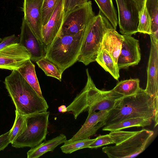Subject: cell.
<instances>
[{
    "mask_svg": "<svg viewBox=\"0 0 158 158\" xmlns=\"http://www.w3.org/2000/svg\"><path fill=\"white\" fill-rule=\"evenodd\" d=\"M158 98L148 94L140 88L136 94L123 96L117 100L109 111L105 126L132 118H149L158 124Z\"/></svg>",
    "mask_w": 158,
    "mask_h": 158,
    "instance_id": "1",
    "label": "cell"
},
{
    "mask_svg": "<svg viewBox=\"0 0 158 158\" xmlns=\"http://www.w3.org/2000/svg\"><path fill=\"white\" fill-rule=\"evenodd\" d=\"M4 83L20 114L27 115L47 111L49 107L44 97L38 94L17 70H12L6 77Z\"/></svg>",
    "mask_w": 158,
    "mask_h": 158,
    "instance_id": "2",
    "label": "cell"
},
{
    "mask_svg": "<svg viewBox=\"0 0 158 158\" xmlns=\"http://www.w3.org/2000/svg\"><path fill=\"white\" fill-rule=\"evenodd\" d=\"M87 81L85 86L67 107V112H71L77 119L82 113L98 110L109 111L113 107L117 100L123 97L112 90H102L95 85L86 69Z\"/></svg>",
    "mask_w": 158,
    "mask_h": 158,
    "instance_id": "3",
    "label": "cell"
},
{
    "mask_svg": "<svg viewBox=\"0 0 158 158\" xmlns=\"http://www.w3.org/2000/svg\"><path fill=\"white\" fill-rule=\"evenodd\" d=\"M109 134L115 145L102 148L109 158H134L145 150L154 132L147 129L135 131L120 130L111 131Z\"/></svg>",
    "mask_w": 158,
    "mask_h": 158,
    "instance_id": "4",
    "label": "cell"
},
{
    "mask_svg": "<svg viewBox=\"0 0 158 158\" xmlns=\"http://www.w3.org/2000/svg\"><path fill=\"white\" fill-rule=\"evenodd\" d=\"M86 29L75 35H57L47 48L45 57L59 66L63 73L78 61Z\"/></svg>",
    "mask_w": 158,
    "mask_h": 158,
    "instance_id": "5",
    "label": "cell"
},
{
    "mask_svg": "<svg viewBox=\"0 0 158 158\" xmlns=\"http://www.w3.org/2000/svg\"><path fill=\"white\" fill-rule=\"evenodd\" d=\"M112 28L109 20L100 11L87 27L78 61L85 65L95 61L104 35Z\"/></svg>",
    "mask_w": 158,
    "mask_h": 158,
    "instance_id": "6",
    "label": "cell"
},
{
    "mask_svg": "<svg viewBox=\"0 0 158 158\" xmlns=\"http://www.w3.org/2000/svg\"><path fill=\"white\" fill-rule=\"evenodd\" d=\"M49 111L25 115L27 127L23 132L11 143L16 148H33L45 139L48 133Z\"/></svg>",
    "mask_w": 158,
    "mask_h": 158,
    "instance_id": "7",
    "label": "cell"
},
{
    "mask_svg": "<svg viewBox=\"0 0 158 158\" xmlns=\"http://www.w3.org/2000/svg\"><path fill=\"white\" fill-rule=\"evenodd\" d=\"M95 16L92 2L89 1L84 5L70 11L64 16L61 27L57 35H73L80 33L85 30Z\"/></svg>",
    "mask_w": 158,
    "mask_h": 158,
    "instance_id": "8",
    "label": "cell"
},
{
    "mask_svg": "<svg viewBox=\"0 0 158 158\" xmlns=\"http://www.w3.org/2000/svg\"><path fill=\"white\" fill-rule=\"evenodd\" d=\"M118 11L120 32L131 35L138 32L139 11L134 0H115Z\"/></svg>",
    "mask_w": 158,
    "mask_h": 158,
    "instance_id": "9",
    "label": "cell"
},
{
    "mask_svg": "<svg viewBox=\"0 0 158 158\" xmlns=\"http://www.w3.org/2000/svg\"><path fill=\"white\" fill-rule=\"evenodd\" d=\"M31 57L28 51L19 43L10 44L0 49V69L17 70Z\"/></svg>",
    "mask_w": 158,
    "mask_h": 158,
    "instance_id": "10",
    "label": "cell"
},
{
    "mask_svg": "<svg viewBox=\"0 0 158 158\" xmlns=\"http://www.w3.org/2000/svg\"><path fill=\"white\" fill-rule=\"evenodd\" d=\"M150 35L151 48L147 69V81L145 92L155 98H158V39Z\"/></svg>",
    "mask_w": 158,
    "mask_h": 158,
    "instance_id": "11",
    "label": "cell"
},
{
    "mask_svg": "<svg viewBox=\"0 0 158 158\" xmlns=\"http://www.w3.org/2000/svg\"><path fill=\"white\" fill-rule=\"evenodd\" d=\"M123 35L124 40L117 62L119 70L137 65L141 57L139 40L131 35Z\"/></svg>",
    "mask_w": 158,
    "mask_h": 158,
    "instance_id": "12",
    "label": "cell"
},
{
    "mask_svg": "<svg viewBox=\"0 0 158 158\" xmlns=\"http://www.w3.org/2000/svg\"><path fill=\"white\" fill-rule=\"evenodd\" d=\"M31 55V60L36 62L45 57L46 50L44 44L34 34L23 18L21 27L19 42Z\"/></svg>",
    "mask_w": 158,
    "mask_h": 158,
    "instance_id": "13",
    "label": "cell"
},
{
    "mask_svg": "<svg viewBox=\"0 0 158 158\" xmlns=\"http://www.w3.org/2000/svg\"><path fill=\"white\" fill-rule=\"evenodd\" d=\"M43 1L24 0L23 8L24 18L34 34L43 44L41 9Z\"/></svg>",
    "mask_w": 158,
    "mask_h": 158,
    "instance_id": "14",
    "label": "cell"
},
{
    "mask_svg": "<svg viewBox=\"0 0 158 158\" xmlns=\"http://www.w3.org/2000/svg\"><path fill=\"white\" fill-rule=\"evenodd\" d=\"M109 111L99 110L88 113L83 125L73 137L69 140L74 141L88 139L95 134L100 128L105 126Z\"/></svg>",
    "mask_w": 158,
    "mask_h": 158,
    "instance_id": "15",
    "label": "cell"
},
{
    "mask_svg": "<svg viewBox=\"0 0 158 158\" xmlns=\"http://www.w3.org/2000/svg\"><path fill=\"white\" fill-rule=\"evenodd\" d=\"M64 17L63 0H60L49 20L42 26V40L46 51L59 32Z\"/></svg>",
    "mask_w": 158,
    "mask_h": 158,
    "instance_id": "16",
    "label": "cell"
},
{
    "mask_svg": "<svg viewBox=\"0 0 158 158\" xmlns=\"http://www.w3.org/2000/svg\"><path fill=\"white\" fill-rule=\"evenodd\" d=\"M123 40V35L119 34L114 28L109 29L102 39L101 49L106 50L116 64Z\"/></svg>",
    "mask_w": 158,
    "mask_h": 158,
    "instance_id": "17",
    "label": "cell"
},
{
    "mask_svg": "<svg viewBox=\"0 0 158 158\" xmlns=\"http://www.w3.org/2000/svg\"><path fill=\"white\" fill-rule=\"evenodd\" d=\"M67 140L66 136L63 134L51 139L44 141L37 146L31 148L27 153L28 158H38L46 152L53 151L59 145Z\"/></svg>",
    "mask_w": 158,
    "mask_h": 158,
    "instance_id": "18",
    "label": "cell"
},
{
    "mask_svg": "<svg viewBox=\"0 0 158 158\" xmlns=\"http://www.w3.org/2000/svg\"><path fill=\"white\" fill-rule=\"evenodd\" d=\"M17 70L38 94L43 97L36 76L35 65L31 59L27 60Z\"/></svg>",
    "mask_w": 158,
    "mask_h": 158,
    "instance_id": "19",
    "label": "cell"
},
{
    "mask_svg": "<svg viewBox=\"0 0 158 158\" xmlns=\"http://www.w3.org/2000/svg\"><path fill=\"white\" fill-rule=\"evenodd\" d=\"M152 120L151 119L140 118H130L105 126L102 130L111 131L132 127H144L150 125Z\"/></svg>",
    "mask_w": 158,
    "mask_h": 158,
    "instance_id": "20",
    "label": "cell"
},
{
    "mask_svg": "<svg viewBox=\"0 0 158 158\" xmlns=\"http://www.w3.org/2000/svg\"><path fill=\"white\" fill-rule=\"evenodd\" d=\"M95 61L106 71L109 72L116 80L119 77V69L110 55L105 50L101 49L95 59Z\"/></svg>",
    "mask_w": 158,
    "mask_h": 158,
    "instance_id": "21",
    "label": "cell"
},
{
    "mask_svg": "<svg viewBox=\"0 0 158 158\" xmlns=\"http://www.w3.org/2000/svg\"><path fill=\"white\" fill-rule=\"evenodd\" d=\"M140 88L139 79L135 78L122 81L111 90L123 96H127L136 94Z\"/></svg>",
    "mask_w": 158,
    "mask_h": 158,
    "instance_id": "22",
    "label": "cell"
},
{
    "mask_svg": "<svg viewBox=\"0 0 158 158\" xmlns=\"http://www.w3.org/2000/svg\"><path fill=\"white\" fill-rule=\"evenodd\" d=\"M100 11L109 21L114 29L116 30L118 23L117 14L112 0H94Z\"/></svg>",
    "mask_w": 158,
    "mask_h": 158,
    "instance_id": "23",
    "label": "cell"
},
{
    "mask_svg": "<svg viewBox=\"0 0 158 158\" xmlns=\"http://www.w3.org/2000/svg\"><path fill=\"white\" fill-rule=\"evenodd\" d=\"M36 62L46 76L54 77L61 81L63 73L60 68L52 61L44 57L40 59Z\"/></svg>",
    "mask_w": 158,
    "mask_h": 158,
    "instance_id": "24",
    "label": "cell"
},
{
    "mask_svg": "<svg viewBox=\"0 0 158 158\" xmlns=\"http://www.w3.org/2000/svg\"><path fill=\"white\" fill-rule=\"evenodd\" d=\"M144 4L152 19L151 34L158 38V0H146Z\"/></svg>",
    "mask_w": 158,
    "mask_h": 158,
    "instance_id": "25",
    "label": "cell"
},
{
    "mask_svg": "<svg viewBox=\"0 0 158 158\" xmlns=\"http://www.w3.org/2000/svg\"><path fill=\"white\" fill-rule=\"evenodd\" d=\"M95 139H87L74 141L66 140L60 148L65 154H70L78 150L88 148Z\"/></svg>",
    "mask_w": 158,
    "mask_h": 158,
    "instance_id": "26",
    "label": "cell"
},
{
    "mask_svg": "<svg viewBox=\"0 0 158 158\" xmlns=\"http://www.w3.org/2000/svg\"><path fill=\"white\" fill-rule=\"evenodd\" d=\"M15 118L13 125L10 130V143L21 135L27 127L25 115L19 113L15 110Z\"/></svg>",
    "mask_w": 158,
    "mask_h": 158,
    "instance_id": "27",
    "label": "cell"
},
{
    "mask_svg": "<svg viewBox=\"0 0 158 158\" xmlns=\"http://www.w3.org/2000/svg\"><path fill=\"white\" fill-rule=\"evenodd\" d=\"M138 32L151 34L152 19L144 4L139 12Z\"/></svg>",
    "mask_w": 158,
    "mask_h": 158,
    "instance_id": "28",
    "label": "cell"
},
{
    "mask_svg": "<svg viewBox=\"0 0 158 158\" xmlns=\"http://www.w3.org/2000/svg\"><path fill=\"white\" fill-rule=\"evenodd\" d=\"M60 0H44L41 9L42 26L49 20Z\"/></svg>",
    "mask_w": 158,
    "mask_h": 158,
    "instance_id": "29",
    "label": "cell"
},
{
    "mask_svg": "<svg viewBox=\"0 0 158 158\" xmlns=\"http://www.w3.org/2000/svg\"><path fill=\"white\" fill-rule=\"evenodd\" d=\"M114 143V142L111 136L109 134H107L97 137L89 146L88 148L91 149L97 148L105 145Z\"/></svg>",
    "mask_w": 158,
    "mask_h": 158,
    "instance_id": "30",
    "label": "cell"
},
{
    "mask_svg": "<svg viewBox=\"0 0 158 158\" xmlns=\"http://www.w3.org/2000/svg\"><path fill=\"white\" fill-rule=\"evenodd\" d=\"M64 16L70 11L86 3L89 0H63Z\"/></svg>",
    "mask_w": 158,
    "mask_h": 158,
    "instance_id": "31",
    "label": "cell"
},
{
    "mask_svg": "<svg viewBox=\"0 0 158 158\" xmlns=\"http://www.w3.org/2000/svg\"><path fill=\"white\" fill-rule=\"evenodd\" d=\"M19 42V37L15 34L6 37L0 43V49L10 44Z\"/></svg>",
    "mask_w": 158,
    "mask_h": 158,
    "instance_id": "32",
    "label": "cell"
},
{
    "mask_svg": "<svg viewBox=\"0 0 158 158\" xmlns=\"http://www.w3.org/2000/svg\"><path fill=\"white\" fill-rule=\"evenodd\" d=\"M10 130L0 135V151L4 150L10 143Z\"/></svg>",
    "mask_w": 158,
    "mask_h": 158,
    "instance_id": "33",
    "label": "cell"
},
{
    "mask_svg": "<svg viewBox=\"0 0 158 158\" xmlns=\"http://www.w3.org/2000/svg\"><path fill=\"white\" fill-rule=\"evenodd\" d=\"M138 6L139 12L140 11L144 5L146 0H134Z\"/></svg>",
    "mask_w": 158,
    "mask_h": 158,
    "instance_id": "34",
    "label": "cell"
},
{
    "mask_svg": "<svg viewBox=\"0 0 158 158\" xmlns=\"http://www.w3.org/2000/svg\"><path fill=\"white\" fill-rule=\"evenodd\" d=\"M58 110L59 112L62 113L67 112V107L64 105H61L59 107Z\"/></svg>",
    "mask_w": 158,
    "mask_h": 158,
    "instance_id": "35",
    "label": "cell"
},
{
    "mask_svg": "<svg viewBox=\"0 0 158 158\" xmlns=\"http://www.w3.org/2000/svg\"><path fill=\"white\" fill-rule=\"evenodd\" d=\"M2 39L0 38V43L2 41Z\"/></svg>",
    "mask_w": 158,
    "mask_h": 158,
    "instance_id": "36",
    "label": "cell"
}]
</instances>
